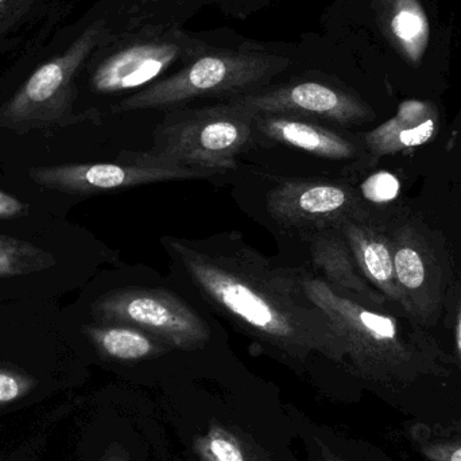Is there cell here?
Instances as JSON below:
<instances>
[{"instance_id": "cell-1", "label": "cell", "mask_w": 461, "mask_h": 461, "mask_svg": "<svg viewBox=\"0 0 461 461\" xmlns=\"http://www.w3.org/2000/svg\"><path fill=\"white\" fill-rule=\"evenodd\" d=\"M167 246L203 297L251 338L287 359L320 354L343 363L338 330L309 300L300 270L276 267L243 244L167 239Z\"/></svg>"}, {"instance_id": "cell-2", "label": "cell", "mask_w": 461, "mask_h": 461, "mask_svg": "<svg viewBox=\"0 0 461 461\" xmlns=\"http://www.w3.org/2000/svg\"><path fill=\"white\" fill-rule=\"evenodd\" d=\"M300 282L338 330L341 365L355 375L384 386H406L446 370L448 357L424 330L403 327L395 317L367 308L313 274L300 270Z\"/></svg>"}, {"instance_id": "cell-3", "label": "cell", "mask_w": 461, "mask_h": 461, "mask_svg": "<svg viewBox=\"0 0 461 461\" xmlns=\"http://www.w3.org/2000/svg\"><path fill=\"white\" fill-rule=\"evenodd\" d=\"M289 59L259 46L215 49L212 46L186 62L169 77L126 97L113 113L167 110L203 97L235 99L270 86L271 80L290 67Z\"/></svg>"}, {"instance_id": "cell-4", "label": "cell", "mask_w": 461, "mask_h": 461, "mask_svg": "<svg viewBox=\"0 0 461 461\" xmlns=\"http://www.w3.org/2000/svg\"><path fill=\"white\" fill-rule=\"evenodd\" d=\"M113 34L110 22L99 16L67 40L57 35L40 51L42 61L0 108V127L26 132L73 121L78 75Z\"/></svg>"}, {"instance_id": "cell-5", "label": "cell", "mask_w": 461, "mask_h": 461, "mask_svg": "<svg viewBox=\"0 0 461 461\" xmlns=\"http://www.w3.org/2000/svg\"><path fill=\"white\" fill-rule=\"evenodd\" d=\"M255 121V113L230 102L175 110L157 129L151 150L123 151L118 162L181 165L218 175L233 169L238 157L251 148L258 132Z\"/></svg>"}, {"instance_id": "cell-6", "label": "cell", "mask_w": 461, "mask_h": 461, "mask_svg": "<svg viewBox=\"0 0 461 461\" xmlns=\"http://www.w3.org/2000/svg\"><path fill=\"white\" fill-rule=\"evenodd\" d=\"M210 48L180 24H149L134 32L113 34L86 62L95 94L146 88L170 68L185 65Z\"/></svg>"}, {"instance_id": "cell-7", "label": "cell", "mask_w": 461, "mask_h": 461, "mask_svg": "<svg viewBox=\"0 0 461 461\" xmlns=\"http://www.w3.org/2000/svg\"><path fill=\"white\" fill-rule=\"evenodd\" d=\"M92 312L103 322L137 328L169 348L194 351L202 348L211 338L204 320L169 290H113L94 303Z\"/></svg>"}, {"instance_id": "cell-8", "label": "cell", "mask_w": 461, "mask_h": 461, "mask_svg": "<svg viewBox=\"0 0 461 461\" xmlns=\"http://www.w3.org/2000/svg\"><path fill=\"white\" fill-rule=\"evenodd\" d=\"M267 208L282 227L308 233L336 229L347 219L367 218L351 186L327 181H285L268 194Z\"/></svg>"}, {"instance_id": "cell-9", "label": "cell", "mask_w": 461, "mask_h": 461, "mask_svg": "<svg viewBox=\"0 0 461 461\" xmlns=\"http://www.w3.org/2000/svg\"><path fill=\"white\" fill-rule=\"evenodd\" d=\"M227 102L235 103L255 115L322 119L341 126L360 124L374 118L373 110L354 95L314 81L266 86Z\"/></svg>"}, {"instance_id": "cell-10", "label": "cell", "mask_w": 461, "mask_h": 461, "mask_svg": "<svg viewBox=\"0 0 461 461\" xmlns=\"http://www.w3.org/2000/svg\"><path fill=\"white\" fill-rule=\"evenodd\" d=\"M30 178L37 185L73 194H99L134 188L162 181L211 177L212 172L173 164H65L32 167Z\"/></svg>"}, {"instance_id": "cell-11", "label": "cell", "mask_w": 461, "mask_h": 461, "mask_svg": "<svg viewBox=\"0 0 461 461\" xmlns=\"http://www.w3.org/2000/svg\"><path fill=\"white\" fill-rule=\"evenodd\" d=\"M392 243L403 311L421 324H432L446 297L440 260L424 233L411 224L395 230Z\"/></svg>"}, {"instance_id": "cell-12", "label": "cell", "mask_w": 461, "mask_h": 461, "mask_svg": "<svg viewBox=\"0 0 461 461\" xmlns=\"http://www.w3.org/2000/svg\"><path fill=\"white\" fill-rule=\"evenodd\" d=\"M336 230L348 243L362 276L384 297L402 306V294L395 276L392 238L367 218H352L341 221Z\"/></svg>"}, {"instance_id": "cell-13", "label": "cell", "mask_w": 461, "mask_h": 461, "mask_svg": "<svg viewBox=\"0 0 461 461\" xmlns=\"http://www.w3.org/2000/svg\"><path fill=\"white\" fill-rule=\"evenodd\" d=\"M308 236L313 265L324 274L328 284L340 289L344 294L355 295L370 305L384 303L387 298L362 276L340 230H316Z\"/></svg>"}, {"instance_id": "cell-14", "label": "cell", "mask_w": 461, "mask_h": 461, "mask_svg": "<svg viewBox=\"0 0 461 461\" xmlns=\"http://www.w3.org/2000/svg\"><path fill=\"white\" fill-rule=\"evenodd\" d=\"M255 123L257 131L273 142L320 158L344 161L359 154L354 142L309 119L292 115H257Z\"/></svg>"}, {"instance_id": "cell-15", "label": "cell", "mask_w": 461, "mask_h": 461, "mask_svg": "<svg viewBox=\"0 0 461 461\" xmlns=\"http://www.w3.org/2000/svg\"><path fill=\"white\" fill-rule=\"evenodd\" d=\"M438 113L422 100L401 103L397 113L365 135L367 150L376 158L419 148L438 134Z\"/></svg>"}, {"instance_id": "cell-16", "label": "cell", "mask_w": 461, "mask_h": 461, "mask_svg": "<svg viewBox=\"0 0 461 461\" xmlns=\"http://www.w3.org/2000/svg\"><path fill=\"white\" fill-rule=\"evenodd\" d=\"M376 23L409 65L421 64L430 41V23L420 0H373Z\"/></svg>"}, {"instance_id": "cell-17", "label": "cell", "mask_w": 461, "mask_h": 461, "mask_svg": "<svg viewBox=\"0 0 461 461\" xmlns=\"http://www.w3.org/2000/svg\"><path fill=\"white\" fill-rule=\"evenodd\" d=\"M84 332L104 357L122 362L148 359L169 348L149 333L129 325L86 327Z\"/></svg>"}, {"instance_id": "cell-18", "label": "cell", "mask_w": 461, "mask_h": 461, "mask_svg": "<svg viewBox=\"0 0 461 461\" xmlns=\"http://www.w3.org/2000/svg\"><path fill=\"white\" fill-rule=\"evenodd\" d=\"M200 461H271L243 432L223 424H212L194 440Z\"/></svg>"}, {"instance_id": "cell-19", "label": "cell", "mask_w": 461, "mask_h": 461, "mask_svg": "<svg viewBox=\"0 0 461 461\" xmlns=\"http://www.w3.org/2000/svg\"><path fill=\"white\" fill-rule=\"evenodd\" d=\"M59 0H0V56L15 48L30 27L53 18Z\"/></svg>"}, {"instance_id": "cell-20", "label": "cell", "mask_w": 461, "mask_h": 461, "mask_svg": "<svg viewBox=\"0 0 461 461\" xmlns=\"http://www.w3.org/2000/svg\"><path fill=\"white\" fill-rule=\"evenodd\" d=\"M50 252L32 241L0 235V276H23L40 273L56 266Z\"/></svg>"}, {"instance_id": "cell-21", "label": "cell", "mask_w": 461, "mask_h": 461, "mask_svg": "<svg viewBox=\"0 0 461 461\" xmlns=\"http://www.w3.org/2000/svg\"><path fill=\"white\" fill-rule=\"evenodd\" d=\"M409 438L427 461H461V427L419 422L411 425Z\"/></svg>"}, {"instance_id": "cell-22", "label": "cell", "mask_w": 461, "mask_h": 461, "mask_svg": "<svg viewBox=\"0 0 461 461\" xmlns=\"http://www.w3.org/2000/svg\"><path fill=\"white\" fill-rule=\"evenodd\" d=\"M37 382L24 374L0 368V406L18 401L29 394Z\"/></svg>"}, {"instance_id": "cell-23", "label": "cell", "mask_w": 461, "mask_h": 461, "mask_svg": "<svg viewBox=\"0 0 461 461\" xmlns=\"http://www.w3.org/2000/svg\"><path fill=\"white\" fill-rule=\"evenodd\" d=\"M400 192V183L389 173L370 176L363 183L362 194L373 203H387L394 199Z\"/></svg>"}, {"instance_id": "cell-24", "label": "cell", "mask_w": 461, "mask_h": 461, "mask_svg": "<svg viewBox=\"0 0 461 461\" xmlns=\"http://www.w3.org/2000/svg\"><path fill=\"white\" fill-rule=\"evenodd\" d=\"M29 212V207L21 200L0 191V219L19 218Z\"/></svg>"}, {"instance_id": "cell-25", "label": "cell", "mask_w": 461, "mask_h": 461, "mask_svg": "<svg viewBox=\"0 0 461 461\" xmlns=\"http://www.w3.org/2000/svg\"><path fill=\"white\" fill-rule=\"evenodd\" d=\"M455 333H456L457 357H459L461 367V298L457 303L456 319H455Z\"/></svg>"}, {"instance_id": "cell-26", "label": "cell", "mask_w": 461, "mask_h": 461, "mask_svg": "<svg viewBox=\"0 0 461 461\" xmlns=\"http://www.w3.org/2000/svg\"><path fill=\"white\" fill-rule=\"evenodd\" d=\"M100 461H127V455L123 449L119 447H113L105 452L104 456Z\"/></svg>"}, {"instance_id": "cell-27", "label": "cell", "mask_w": 461, "mask_h": 461, "mask_svg": "<svg viewBox=\"0 0 461 461\" xmlns=\"http://www.w3.org/2000/svg\"><path fill=\"white\" fill-rule=\"evenodd\" d=\"M316 461H349L346 457L340 456L336 452L330 451L327 447H322L321 451L319 452Z\"/></svg>"}, {"instance_id": "cell-28", "label": "cell", "mask_w": 461, "mask_h": 461, "mask_svg": "<svg viewBox=\"0 0 461 461\" xmlns=\"http://www.w3.org/2000/svg\"><path fill=\"white\" fill-rule=\"evenodd\" d=\"M143 2L158 3V2H170V0H143Z\"/></svg>"}]
</instances>
